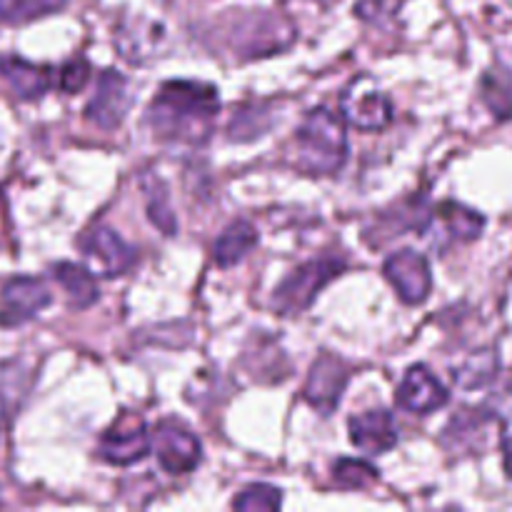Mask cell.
Instances as JSON below:
<instances>
[{"mask_svg":"<svg viewBox=\"0 0 512 512\" xmlns=\"http://www.w3.org/2000/svg\"><path fill=\"white\" fill-rule=\"evenodd\" d=\"M220 110L218 90L195 80H170L148 105V123L155 135L173 143H203Z\"/></svg>","mask_w":512,"mask_h":512,"instance_id":"obj_1","label":"cell"},{"mask_svg":"<svg viewBox=\"0 0 512 512\" xmlns=\"http://www.w3.org/2000/svg\"><path fill=\"white\" fill-rule=\"evenodd\" d=\"M348 158V135L343 120L328 108L310 110L295 133V165L305 173H338Z\"/></svg>","mask_w":512,"mask_h":512,"instance_id":"obj_2","label":"cell"},{"mask_svg":"<svg viewBox=\"0 0 512 512\" xmlns=\"http://www.w3.org/2000/svg\"><path fill=\"white\" fill-rule=\"evenodd\" d=\"M345 265L338 258H318L295 268L273 295V308L283 315L303 313L310 308L315 295L325 288L333 278H338Z\"/></svg>","mask_w":512,"mask_h":512,"instance_id":"obj_3","label":"cell"},{"mask_svg":"<svg viewBox=\"0 0 512 512\" xmlns=\"http://www.w3.org/2000/svg\"><path fill=\"white\" fill-rule=\"evenodd\" d=\"M345 120L353 123L358 130H380L393 118V105L388 95L378 88V83L370 78H360L345 90L340 100Z\"/></svg>","mask_w":512,"mask_h":512,"instance_id":"obj_4","label":"cell"},{"mask_svg":"<svg viewBox=\"0 0 512 512\" xmlns=\"http://www.w3.org/2000/svg\"><path fill=\"white\" fill-rule=\"evenodd\" d=\"M130 105H133V90H130L128 78L115 70H105L100 73L95 95L85 108V118L98 128L115 130L125 120Z\"/></svg>","mask_w":512,"mask_h":512,"instance_id":"obj_5","label":"cell"},{"mask_svg":"<svg viewBox=\"0 0 512 512\" xmlns=\"http://www.w3.org/2000/svg\"><path fill=\"white\" fill-rule=\"evenodd\" d=\"M53 303V295L38 278H13L0 290V328H18Z\"/></svg>","mask_w":512,"mask_h":512,"instance_id":"obj_6","label":"cell"},{"mask_svg":"<svg viewBox=\"0 0 512 512\" xmlns=\"http://www.w3.org/2000/svg\"><path fill=\"white\" fill-rule=\"evenodd\" d=\"M155 455L165 473L185 475L198 468L200 463V443L188 428H183L175 420H165L158 425L153 435Z\"/></svg>","mask_w":512,"mask_h":512,"instance_id":"obj_7","label":"cell"},{"mask_svg":"<svg viewBox=\"0 0 512 512\" xmlns=\"http://www.w3.org/2000/svg\"><path fill=\"white\" fill-rule=\"evenodd\" d=\"M150 440L145 423L135 415H123L108 433L100 438L98 455L110 465H133L150 453Z\"/></svg>","mask_w":512,"mask_h":512,"instance_id":"obj_8","label":"cell"},{"mask_svg":"<svg viewBox=\"0 0 512 512\" xmlns=\"http://www.w3.org/2000/svg\"><path fill=\"white\" fill-rule=\"evenodd\" d=\"M385 278L400 295V300L408 305H418L428 298L433 288V275H430L428 260L415 250H398L385 260Z\"/></svg>","mask_w":512,"mask_h":512,"instance_id":"obj_9","label":"cell"},{"mask_svg":"<svg viewBox=\"0 0 512 512\" xmlns=\"http://www.w3.org/2000/svg\"><path fill=\"white\" fill-rule=\"evenodd\" d=\"M350 380V368L335 355H320L315 360L313 370L308 375V383L303 388V398L318 410L320 415H330L338 408L343 390Z\"/></svg>","mask_w":512,"mask_h":512,"instance_id":"obj_10","label":"cell"},{"mask_svg":"<svg viewBox=\"0 0 512 512\" xmlns=\"http://www.w3.org/2000/svg\"><path fill=\"white\" fill-rule=\"evenodd\" d=\"M83 250L90 268L98 275H103V278H115V275L128 273L135 265V258H138L135 250L118 233L105 228V225L90 230L88 238L83 240Z\"/></svg>","mask_w":512,"mask_h":512,"instance_id":"obj_11","label":"cell"},{"mask_svg":"<svg viewBox=\"0 0 512 512\" xmlns=\"http://www.w3.org/2000/svg\"><path fill=\"white\" fill-rule=\"evenodd\" d=\"M235 33H240L235 35V48H238V53L263 55L285 48L293 40V25L280 18L260 15V18L240 20Z\"/></svg>","mask_w":512,"mask_h":512,"instance_id":"obj_12","label":"cell"},{"mask_svg":"<svg viewBox=\"0 0 512 512\" xmlns=\"http://www.w3.org/2000/svg\"><path fill=\"white\" fill-rule=\"evenodd\" d=\"M448 403V390L425 365H415L405 373L398 388V405L410 413L428 415Z\"/></svg>","mask_w":512,"mask_h":512,"instance_id":"obj_13","label":"cell"},{"mask_svg":"<svg viewBox=\"0 0 512 512\" xmlns=\"http://www.w3.org/2000/svg\"><path fill=\"white\" fill-rule=\"evenodd\" d=\"M350 440L363 453L383 455L398 445V425L388 410H368L350 418Z\"/></svg>","mask_w":512,"mask_h":512,"instance_id":"obj_14","label":"cell"},{"mask_svg":"<svg viewBox=\"0 0 512 512\" xmlns=\"http://www.w3.org/2000/svg\"><path fill=\"white\" fill-rule=\"evenodd\" d=\"M0 75L8 80L13 93L23 100H35L48 90L50 73L20 58H0Z\"/></svg>","mask_w":512,"mask_h":512,"instance_id":"obj_15","label":"cell"},{"mask_svg":"<svg viewBox=\"0 0 512 512\" xmlns=\"http://www.w3.org/2000/svg\"><path fill=\"white\" fill-rule=\"evenodd\" d=\"M255 245H258V233H255L253 225H250L248 220H235V223H230L228 228L220 233L218 243H215V263H218L220 268H233V265H238Z\"/></svg>","mask_w":512,"mask_h":512,"instance_id":"obj_16","label":"cell"},{"mask_svg":"<svg viewBox=\"0 0 512 512\" xmlns=\"http://www.w3.org/2000/svg\"><path fill=\"white\" fill-rule=\"evenodd\" d=\"M53 278L58 280L60 288L68 295V303L73 308L83 310L98 300V285H95L93 273L83 265L75 263H58L53 265Z\"/></svg>","mask_w":512,"mask_h":512,"instance_id":"obj_17","label":"cell"},{"mask_svg":"<svg viewBox=\"0 0 512 512\" xmlns=\"http://www.w3.org/2000/svg\"><path fill=\"white\" fill-rule=\"evenodd\" d=\"M435 215H438L440 223L445 225L448 235H453V238L458 240L478 238L480 230H483L485 225L483 215H478L475 210L463 208V205L458 203H443L435 210Z\"/></svg>","mask_w":512,"mask_h":512,"instance_id":"obj_18","label":"cell"},{"mask_svg":"<svg viewBox=\"0 0 512 512\" xmlns=\"http://www.w3.org/2000/svg\"><path fill=\"white\" fill-rule=\"evenodd\" d=\"M63 5L65 0H0V20L10 25H20L55 13Z\"/></svg>","mask_w":512,"mask_h":512,"instance_id":"obj_19","label":"cell"},{"mask_svg":"<svg viewBox=\"0 0 512 512\" xmlns=\"http://www.w3.org/2000/svg\"><path fill=\"white\" fill-rule=\"evenodd\" d=\"M145 193H148V215L153 220L155 228L163 230L165 235H175L178 230V220H175L173 208H170L168 190L160 180H145L143 183Z\"/></svg>","mask_w":512,"mask_h":512,"instance_id":"obj_20","label":"cell"},{"mask_svg":"<svg viewBox=\"0 0 512 512\" xmlns=\"http://www.w3.org/2000/svg\"><path fill=\"white\" fill-rule=\"evenodd\" d=\"M333 478L340 488L368 490L378 483V470H375L370 463H365V460L343 458L335 463Z\"/></svg>","mask_w":512,"mask_h":512,"instance_id":"obj_21","label":"cell"},{"mask_svg":"<svg viewBox=\"0 0 512 512\" xmlns=\"http://www.w3.org/2000/svg\"><path fill=\"white\" fill-rule=\"evenodd\" d=\"M483 100L495 118H512V83L508 75L488 73L483 78Z\"/></svg>","mask_w":512,"mask_h":512,"instance_id":"obj_22","label":"cell"},{"mask_svg":"<svg viewBox=\"0 0 512 512\" xmlns=\"http://www.w3.org/2000/svg\"><path fill=\"white\" fill-rule=\"evenodd\" d=\"M280 503H283L280 490H275L273 485H250L245 493L235 498L233 508L240 512H268L278 510Z\"/></svg>","mask_w":512,"mask_h":512,"instance_id":"obj_23","label":"cell"},{"mask_svg":"<svg viewBox=\"0 0 512 512\" xmlns=\"http://www.w3.org/2000/svg\"><path fill=\"white\" fill-rule=\"evenodd\" d=\"M88 78H90V65L85 63L83 58H75L70 60L68 65H63L58 83L65 93H80L83 85L88 83Z\"/></svg>","mask_w":512,"mask_h":512,"instance_id":"obj_24","label":"cell"},{"mask_svg":"<svg viewBox=\"0 0 512 512\" xmlns=\"http://www.w3.org/2000/svg\"><path fill=\"white\" fill-rule=\"evenodd\" d=\"M483 358H485V355H478V358L470 360L468 368H463L460 373H455V380H458L460 385H465V388H475V385H483L495 370V360L488 358V360H485V365H480V363H483Z\"/></svg>","mask_w":512,"mask_h":512,"instance_id":"obj_25","label":"cell"},{"mask_svg":"<svg viewBox=\"0 0 512 512\" xmlns=\"http://www.w3.org/2000/svg\"><path fill=\"white\" fill-rule=\"evenodd\" d=\"M503 450H505V470H508V475L512 478V430L510 433H505Z\"/></svg>","mask_w":512,"mask_h":512,"instance_id":"obj_26","label":"cell"},{"mask_svg":"<svg viewBox=\"0 0 512 512\" xmlns=\"http://www.w3.org/2000/svg\"><path fill=\"white\" fill-rule=\"evenodd\" d=\"M5 420H8V408H5V400L3 395H0V433L5 430Z\"/></svg>","mask_w":512,"mask_h":512,"instance_id":"obj_27","label":"cell"},{"mask_svg":"<svg viewBox=\"0 0 512 512\" xmlns=\"http://www.w3.org/2000/svg\"><path fill=\"white\" fill-rule=\"evenodd\" d=\"M323 3H328V0H323Z\"/></svg>","mask_w":512,"mask_h":512,"instance_id":"obj_28","label":"cell"}]
</instances>
